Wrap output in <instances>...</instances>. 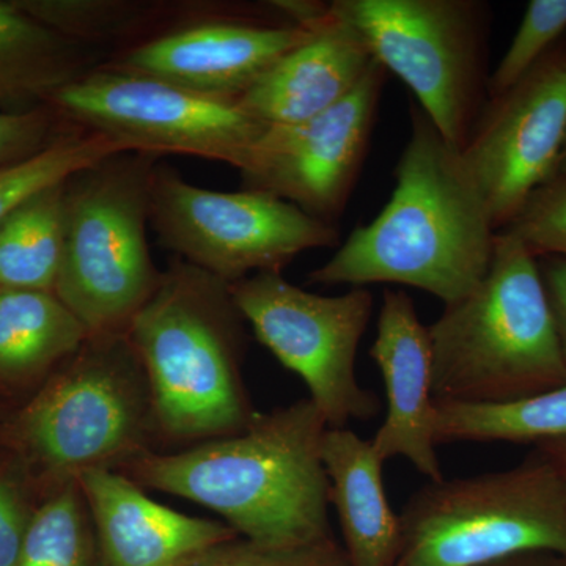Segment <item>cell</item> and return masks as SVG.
I'll return each mask as SVG.
<instances>
[{"label":"cell","instance_id":"cell-19","mask_svg":"<svg viewBox=\"0 0 566 566\" xmlns=\"http://www.w3.org/2000/svg\"><path fill=\"white\" fill-rule=\"evenodd\" d=\"M88 44L48 28L0 0V112L24 114L93 70Z\"/></svg>","mask_w":566,"mask_h":566},{"label":"cell","instance_id":"cell-17","mask_svg":"<svg viewBox=\"0 0 566 566\" xmlns=\"http://www.w3.org/2000/svg\"><path fill=\"white\" fill-rule=\"evenodd\" d=\"M363 36L329 11L238 99L264 125H294L344 102L375 63Z\"/></svg>","mask_w":566,"mask_h":566},{"label":"cell","instance_id":"cell-21","mask_svg":"<svg viewBox=\"0 0 566 566\" xmlns=\"http://www.w3.org/2000/svg\"><path fill=\"white\" fill-rule=\"evenodd\" d=\"M65 182L33 193L0 221V289L54 293L65 238Z\"/></svg>","mask_w":566,"mask_h":566},{"label":"cell","instance_id":"cell-22","mask_svg":"<svg viewBox=\"0 0 566 566\" xmlns=\"http://www.w3.org/2000/svg\"><path fill=\"white\" fill-rule=\"evenodd\" d=\"M566 438V386L506 405L436 403V444Z\"/></svg>","mask_w":566,"mask_h":566},{"label":"cell","instance_id":"cell-26","mask_svg":"<svg viewBox=\"0 0 566 566\" xmlns=\"http://www.w3.org/2000/svg\"><path fill=\"white\" fill-rule=\"evenodd\" d=\"M504 230L515 234L535 259H566V177L551 175L527 197Z\"/></svg>","mask_w":566,"mask_h":566},{"label":"cell","instance_id":"cell-23","mask_svg":"<svg viewBox=\"0 0 566 566\" xmlns=\"http://www.w3.org/2000/svg\"><path fill=\"white\" fill-rule=\"evenodd\" d=\"M17 566H99L91 513L77 482L55 488L36 506Z\"/></svg>","mask_w":566,"mask_h":566},{"label":"cell","instance_id":"cell-28","mask_svg":"<svg viewBox=\"0 0 566 566\" xmlns=\"http://www.w3.org/2000/svg\"><path fill=\"white\" fill-rule=\"evenodd\" d=\"M70 126L51 106L24 114L0 112V169L46 150Z\"/></svg>","mask_w":566,"mask_h":566},{"label":"cell","instance_id":"cell-30","mask_svg":"<svg viewBox=\"0 0 566 566\" xmlns=\"http://www.w3.org/2000/svg\"><path fill=\"white\" fill-rule=\"evenodd\" d=\"M538 264L566 363V259L565 256H542L538 259Z\"/></svg>","mask_w":566,"mask_h":566},{"label":"cell","instance_id":"cell-9","mask_svg":"<svg viewBox=\"0 0 566 566\" xmlns=\"http://www.w3.org/2000/svg\"><path fill=\"white\" fill-rule=\"evenodd\" d=\"M150 222L164 249L229 285L282 273L300 253L340 240L333 223L286 200L248 189L199 188L161 163L153 170Z\"/></svg>","mask_w":566,"mask_h":566},{"label":"cell","instance_id":"cell-16","mask_svg":"<svg viewBox=\"0 0 566 566\" xmlns=\"http://www.w3.org/2000/svg\"><path fill=\"white\" fill-rule=\"evenodd\" d=\"M91 513L99 566H189L238 536L222 521L189 516L153 501L120 471L77 476Z\"/></svg>","mask_w":566,"mask_h":566},{"label":"cell","instance_id":"cell-15","mask_svg":"<svg viewBox=\"0 0 566 566\" xmlns=\"http://www.w3.org/2000/svg\"><path fill=\"white\" fill-rule=\"evenodd\" d=\"M371 359L385 381V422L371 439L382 463L403 457L428 482H441L436 452L433 348L415 301L401 290H386L379 311Z\"/></svg>","mask_w":566,"mask_h":566},{"label":"cell","instance_id":"cell-8","mask_svg":"<svg viewBox=\"0 0 566 566\" xmlns=\"http://www.w3.org/2000/svg\"><path fill=\"white\" fill-rule=\"evenodd\" d=\"M371 55L411 88L455 150L486 106L491 7L480 0H334Z\"/></svg>","mask_w":566,"mask_h":566},{"label":"cell","instance_id":"cell-24","mask_svg":"<svg viewBox=\"0 0 566 566\" xmlns=\"http://www.w3.org/2000/svg\"><path fill=\"white\" fill-rule=\"evenodd\" d=\"M117 153L118 142L71 125L46 150L0 169V221L25 199Z\"/></svg>","mask_w":566,"mask_h":566},{"label":"cell","instance_id":"cell-7","mask_svg":"<svg viewBox=\"0 0 566 566\" xmlns=\"http://www.w3.org/2000/svg\"><path fill=\"white\" fill-rule=\"evenodd\" d=\"M397 566H488L566 557V479L542 457L505 471L428 482L400 513Z\"/></svg>","mask_w":566,"mask_h":566},{"label":"cell","instance_id":"cell-3","mask_svg":"<svg viewBox=\"0 0 566 566\" xmlns=\"http://www.w3.org/2000/svg\"><path fill=\"white\" fill-rule=\"evenodd\" d=\"M243 322L229 283L180 259L163 271L126 331L158 434L193 446L248 427L256 411L241 375Z\"/></svg>","mask_w":566,"mask_h":566},{"label":"cell","instance_id":"cell-2","mask_svg":"<svg viewBox=\"0 0 566 566\" xmlns=\"http://www.w3.org/2000/svg\"><path fill=\"white\" fill-rule=\"evenodd\" d=\"M411 134L395 167L382 211L357 227L337 252L308 274L319 285H405L444 305L474 292L493 260L490 212L455 150L412 104Z\"/></svg>","mask_w":566,"mask_h":566},{"label":"cell","instance_id":"cell-20","mask_svg":"<svg viewBox=\"0 0 566 566\" xmlns=\"http://www.w3.org/2000/svg\"><path fill=\"white\" fill-rule=\"evenodd\" d=\"M87 338L84 324L54 293L0 289V381L39 378Z\"/></svg>","mask_w":566,"mask_h":566},{"label":"cell","instance_id":"cell-1","mask_svg":"<svg viewBox=\"0 0 566 566\" xmlns=\"http://www.w3.org/2000/svg\"><path fill=\"white\" fill-rule=\"evenodd\" d=\"M311 398L255 412L238 433L174 453L148 452L120 469L137 485L207 506L238 536L270 547L333 539L322 442Z\"/></svg>","mask_w":566,"mask_h":566},{"label":"cell","instance_id":"cell-11","mask_svg":"<svg viewBox=\"0 0 566 566\" xmlns=\"http://www.w3.org/2000/svg\"><path fill=\"white\" fill-rule=\"evenodd\" d=\"M229 286L256 340L303 379L327 428H346L352 420L378 415V397L356 375L357 349L374 314L367 289L323 296L282 273L253 274Z\"/></svg>","mask_w":566,"mask_h":566},{"label":"cell","instance_id":"cell-13","mask_svg":"<svg viewBox=\"0 0 566 566\" xmlns=\"http://www.w3.org/2000/svg\"><path fill=\"white\" fill-rule=\"evenodd\" d=\"M386 76L375 62L344 102L305 122L268 125L240 172L243 188L335 226L363 172Z\"/></svg>","mask_w":566,"mask_h":566},{"label":"cell","instance_id":"cell-25","mask_svg":"<svg viewBox=\"0 0 566 566\" xmlns=\"http://www.w3.org/2000/svg\"><path fill=\"white\" fill-rule=\"evenodd\" d=\"M566 35V0H532L523 21L491 73L490 98L512 87L546 52Z\"/></svg>","mask_w":566,"mask_h":566},{"label":"cell","instance_id":"cell-4","mask_svg":"<svg viewBox=\"0 0 566 566\" xmlns=\"http://www.w3.org/2000/svg\"><path fill=\"white\" fill-rule=\"evenodd\" d=\"M428 333L436 403H515L566 386L538 259L505 230L495 234L483 281L444 305Z\"/></svg>","mask_w":566,"mask_h":566},{"label":"cell","instance_id":"cell-27","mask_svg":"<svg viewBox=\"0 0 566 566\" xmlns=\"http://www.w3.org/2000/svg\"><path fill=\"white\" fill-rule=\"evenodd\" d=\"M189 566H349L335 539L301 547H270L243 536L219 543Z\"/></svg>","mask_w":566,"mask_h":566},{"label":"cell","instance_id":"cell-12","mask_svg":"<svg viewBox=\"0 0 566 566\" xmlns=\"http://www.w3.org/2000/svg\"><path fill=\"white\" fill-rule=\"evenodd\" d=\"M566 139V35L506 91L488 98L460 151L495 232L556 174Z\"/></svg>","mask_w":566,"mask_h":566},{"label":"cell","instance_id":"cell-29","mask_svg":"<svg viewBox=\"0 0 566 566\" xmlns=\"http://www.w3.org/2000/svg\"><path fill=\"white\" fill-rule=\"evenodd\" d=\"M35 510L21 476L0 469V566H17Z\"/></svg>","mask_w":566,"mask_h":566},{"label":"cell","instance_id":"cell-5","mask_svg":"<svg viewBox=\"0 0 566 566\" xmlns=\"http://www.w3.org/2000/svg\"><path fill=\"white\" fill-rule=\"evenodd\" d=\"M158 434L144 368L125 334L91 335L14 422L22 453L55 488L120 471Z\"/></svg>","mask_w":566,"mask_h":566},{"label":"cell","instance_id":"cell-33","mask_svg":"<svg viewBox=\"0 0 566 566\" xmlns=\"http://www.w3.org/2000/svg\"><path fill=\"white\" fill-rule=\"evenodd\" d=\"M556 172L564 175V177H566V139L564 148H562L560 158H558Z\"/></svg>","mask_w":566,"mask_h":566},{"label":"cell","instance_id":"cell-31","mask_svg":"<svg viewBox=\"0 0 566 566\" xmlns=\"http://www.w3.org/2000/svg\"><path fill=\"white\" fill-rule=\"evenodd\" d=\"M534 452L566 479V438L539 442L535 446Z\"/></svg>","mask_w":566,"mask_h":566},{"label":"cell","instance_id":"cell-6","mask_svg":"<svg viewBox=\"0 0 566 566\" xmlns=\"http://www.w3.org/2000/svg\"><path fill=\"white\" fill-rule=\"evenodd\" d=\"M158 156L117 153L65 182V238L54 294L91 335L125 334L161 282L147 241Z\"/></svg>","mask_w":566,"mask_h":566},{"label":"cell","instance_id":"cell-10","mask_svg":"<svg viewBox=\"0 0 566 566\" xmlns=\"http://www.w3.org/2000/svg\"><path fill=\"white\" fill-rule=\"evenodd\" d=\"M48 106L71 125L118 142L126 151L196 156L229 164L238 172L268 128L237 99L107 65L71 82Z\"/></svg>","mask_w":566,"mask_h":566},{"label":"cell","instance_id":"cell-18","mask_svg":"<svg viewBox=\"0 0 566 566\" xmlns=\"http://www.w3.org/2000/svg\"><path fill=\"white\" fill-rule=\"evenodd\" d=\"M322 460L349 566H397L401 553L400 515L387 499L385 463L376 455L371 441L348 428H327Z\"/></svg>","mask_w":566,"mask_h":566},{"label":"cell","instance_id":"cell-32","mask_svg":"<svg viewBox=\"0 0 566 566\" xmlns=\"http://www.w3.org/2000/svg\"><path fill=\"white\" fill-rule=\"evenodd\" d=\"M488 566H566V557L556 554H524Z\"/></svg>","mask_w":566,"mask_h":566},{"label":"cell","instance_id":"cell-14","mask_svg":"<svg viewBox=\"0 0 566 566\" xmlns=\"http://www.w3.org/2000/svg\"><path fill=\"white\" fill-rule=\"evenodd\" d=\"M311 32L312 28H301L286 18L193 22L136 44L106 65L238 102Z\"/></svg>","mask_w":566,"mask_h":566}]
</instances>
